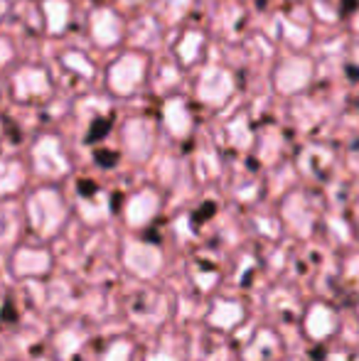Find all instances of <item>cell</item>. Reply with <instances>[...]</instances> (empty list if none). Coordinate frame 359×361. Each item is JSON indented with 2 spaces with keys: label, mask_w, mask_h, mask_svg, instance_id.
<instances>
[{
  "label": "cell",
  "mask_w": 359,
  "mask_h": 361,
  "mask_svg": "<svg viewBox=\"0 0 359 361\" xmlns=\"http://www.w3.org/2000/svg\"><path fill=\"white\" fill-rule=\"evenodd\" d=\"M62 216H64V209L57 195H52V192H39V195L32 197V221H35V228H37L42 236L54 233V228L62 224Z\"/></svg>",
  "instance_id": "1"
},
{
  "label": "cell",
  "mask_w": 359,
  "mask_h": 361,
  "mask_svg": "<svg viewBox=\"0 0 359 361\" xmlns=\"http://www.w3.org/2000/svg\"><path fill=\"white\" fill-rule=\"evenodd\" d=\"M126 266L138 273L140 278H150L160 268V251H155L153 246H145V243H130L126 248Z\"/></svg>",
  "instance_id": "2"
},
{
  "label": "cell",
  "mask_w": 359,
  "mask_h": 361,
  "mask_svg": "<svg viewBox=\"0 0 359 361\" xmlns=\"http://www.w3.org/2000/svg\"><path fill=\"white\" fill-rule=\"evenodd\" d=\"M49 268V256L44 251H20L15 256V273L18 276H37V273H44Z\"/></svg>",
  "instance_id": "3"
},
{
  "label": "cell",
  "mask_w": 359,
  "mask_h": 361,
  "mask_svg": "<svg viewBox=\"0 0 359 361\" xmlns=\"http://www.w3.org/2000/svg\"><path fill=\"white\" fill-rule=\"evenodd\" d=\"M155 209H158V200H155V195H150V192H143V195L133 197V202H130L128 221L130 224H145L150 216L155 214Z\"/></svg>",
  "instance_id": "4"
},
{
  "label": "cell",
  "mask_w": 359,
  "mask_h": 361,
  "mask_svg": "<svg viewBox=\"0 0 359 361\" xmlns=\"http://www.w3.org/2000/svg\"><path fill=\"white\" fill-rule=\"evenodd\" d=\"M241 317V307L231 302H217L212 310V324L217 327H231L234 322H239Z\"/></svg>",
  "instance_id": "5"
},
{
  "label": "cell",
  "mask_w": 359,
  "mask_h": 361,
  "mask_svg": "<svg viewBox=\"0 0 359 361\" xmlns=\"http://www.w3.org/2000/svg\"><path fill=\"white\" fill-rule=\"evenodd\" d=\"M130 357V344L128 342H116L114 347L109 349L104 361H128Z\"/></svg>",
  "instance_id": "6"
}]
</instances>
